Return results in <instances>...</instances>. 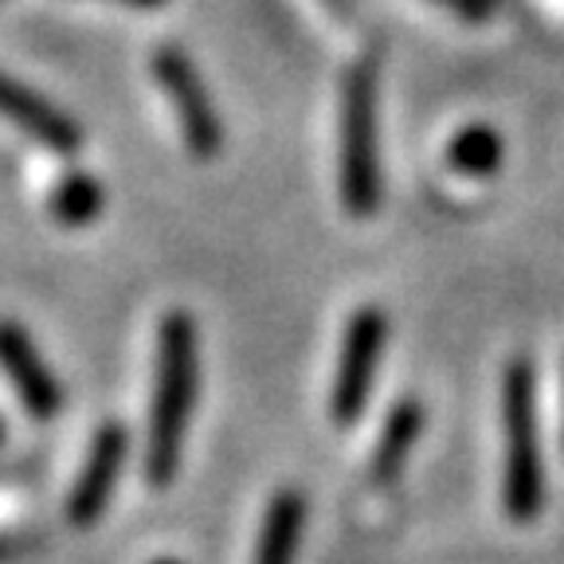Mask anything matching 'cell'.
<instances>
[{
	"label": "cell",
	"instance_id": "cell-1",
	"mask_svg": "<svg viewBox=\"0 0 564 564\" xmlns=\"http://www.w3.org/2000/svg\"><path fill=\"white\" fill-rule=\"evenodd\" d=\"M196 392H200V334L188 310H169L158 329V380H153L150 440H145L150 486H169L181 470Z\"/></svg>",
	"mask_w": 564,
	"mask_h": 564
},
{
	"label": "cell",
	"instance_id": "cell-2",
	"mask_svg": "<svg viewBox=\"0 0 564 564\" xmlns=\"http://www.w3.org/2000/svg\"><path fill=\"white\" fill-rule=\"evenodd\" d=\"M341 204L365 220L384 204V169H380V67L361 55L341 79Z\"/></svg>",
	"mask_w": 564,
	"mask_h": 564
},
{
	"label": "cell",
	"instance_id": "cell-3",
	"mask_svg": "<svg viewBox=\"0 0 564 564\" xmlns=\"http://www.w3.org/2000/svg\"><path fill=\"white\" fill-rule=\"evenodd\" d=\"M502 432H506V482L502 502L513 521H533L545 506V463H541L538 423V369L513 357L502 372Z\"/></svg>",
	"mask_w": 564,
	"mask_h": 564
},
{
	"label": "cell",
	"instance_id": "cell-4",
	"mask_svg": "<svg viewBox=\"0 0 564 564\" xmlns=\"http://www.w3.org/2000/svg\"><path fill=\"white\" fill-rule=\"evenodd\" d=\"M153 79L161 83V90L169 95L176 122H181V138L200 161H212L224 150V118L212 102L208 87H204L200 70L188 59L181 47H158L150 59Z\"/></svg>",
	"mask_w": 564,
	"mask_h": 564
},
{
	"label": "cell",
	"instance_id": "cell-5",
	"mask_svg": "<svg viewBox=\"0 0 564 564\" xmlns=\"http://www.w3.org/2000/svg\"><path fill=\"white\" fill-rule=\"evenodd\" d=\"M388 345V314L380 306H361L349 317L341 334V357H337L334 392H329V412L334 423H352L365 412L372 392V380L384 361Z\"/></svg>",
	"mask_w": 564,
	"mask_h": 564
},
{
	"label": "cell",
	"instance_id": "cell-6",
	"mask_svg": "<svg viewBox=\"0 0 564 564\" xmlns=\"http://www.w3.org/2000/svg\"><path fill=\"white\" fill-rule=\"evenodd\" d=\"M126 455H130V432L122 423H102L90 440L87 463H83L79 478L70 486V502H67V518L70 525H95L102 518L115 482L126 467Z\"/></svg>",
	"mask_w": 564,
	"mask_h": 564
},
{
	"label": "cell",
	"instance_id": "cell-7",
	"mask_svg": "<svg viewBox=\"0 0 564 564\" xmlns=\"http://www.w3.org/2000/svg\"><path fill=\"white\" fill-rule=\"evenodd\" d=\"M0 369L9 372L17 397L24 400V412L32 420H52L63 408V388L47 361L40 357L35 341L17 322H0Z\"/></svg>",
	"mask_w": 564,
	"mask_h": 564
},
{
	"label": "cell",
	"instance_id": "cell-8",
	"mask_svg": "<svg viewBox=\"0 0 564 564\" xmlns=\"http://www.w3.org/2000/svg\"><path fill=\"white\" fill-rule=\"evenodd\" d=\"M0 115L55 153H75L83 145L79 122L55 102H47L40 90L12 79V75H0Z\"/></svg>",
	"mask_w": 564,
	"mask_h": 564
},
{
	"label": "cell",
	"instance_id": "cell-9",
	"mask_svg": "<svg viewBox=\"0 0 564 564\" xmlns=\"http://www.w3.org/2000/svg\"><path fill=\"white\" fill-rule=\"evenodd\" d=\"M420 432H423V404L415 397H404L384 420V432H380L377 451H372V467H369L372 482L377 486L397 482L400 470H404L408 458H412Z\"/></svg>",
	"mask_w": 564,
	"mask_h": 564
},
{
	"label": "cell",
	"instance_id": "cell-10",
	"mask_svg": "<svg viewBox=\"0 0 564 564\" xmlns=\"http://www.w3.org/2000/svg\"><path fill=\"white\" fill-rule=\"evenodd\" d=\"M302 521H306V502L299 490H282L271 498L263 518V533H259L256 564H294L299 556Z\"/></svg>",
	"mask_w": 564,
	"mask_h": 564
},
{
	"label": "cell",
	"instance_id": "cell-11",
	"mask_svg": "<svg viewBox=\"0 0 564 564\" xmlns=\"http://www.w3.org/2000/svg\"><path fill=\"white\" fill-rule=\"evenodd\" d=\"M506 141L502 133L486 122H475L467 130H458L447 145V165L463 176H494L502 169Z\"/></svg>",
	"mask_w": 564,
	"mask_h": 564
},
{
	"label": "cell",
	"instance_id": "cell-12",
	"mask_svg": "<svg viewBox=\"0 0 564 564\" xmlns=\"http://www.w3.org/2000/svg\"><path fill=\"white\" fill-rule=\"evenodd\" d=\"M106 204L102 181L90 173H67L52 193V216L63 228H87Z\"/></svg>",
	"mask_w": 564,
	"mask_h": 564
},
{
	"label": "cell",
	"instance_id": "cell-13",
	"mask_svg": "<svg viewBox=\"0 0 564 564\" xmlns=\"http://www.w3.org/2000/svg\"><path fill=\"white\" fill-rule=\"evenodd\" d=\"M435 4L451 9L455 17L470 20V24H482V20H490L494 9H498V0H435Z\"/></svg>",
	"mask_w": 564,
	"mask_h": 564
},
{
	"label": "cell",
	"instance_id": "cell-14",
	"mask_svg": "<svg viewBox=\"0 0 564 564\" xmlns=\"http://www.w3.org/2000/svg\"><path fill=\"white\" fill-rule=\"evenodd\" d=\"M118 4H130V9H161L169 0H118Z\"/></svg>",
	"mask_w": 564,
	"mask_h": 564
},
{
	"label": "cell",
	"instance_id": "cell-15",
	"mask_svg": "<svg viewBox=\"0 0 564 564\" xmlns=\"http://www.w3.org/2000/svg\"><path fill=\"white\" fill-rule=\"evenodd\" d=\"M0 443H4V420H0Z\"/></svg>",
	"mask_w": 564,
	"mask_h": 564
},
{
	"label": "cell",
	"instance_id": "cell-16",
	"mask_svg": "<svg viewBox=\"0 0 564 564\" xmlns=\"http://www.w3.org/2000/svg\"><path fill=\"white\" fill-rule=\"evenodd\" d=\"M158 564H181V561H158Z\"/></svg>",
	"mask_w": 564,
	"mask_h": 564
}]
</instances>
